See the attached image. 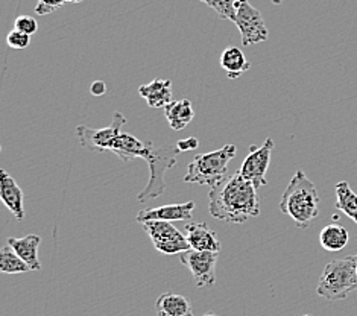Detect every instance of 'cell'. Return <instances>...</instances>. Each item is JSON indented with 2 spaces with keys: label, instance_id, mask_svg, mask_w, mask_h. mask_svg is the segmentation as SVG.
Returning a JSON list of instances; mask_svg holds the SVG:
<instances>
[{
  "label": "cell",
  "instance_id": "obj_1",
  "mask_svg": "<svg viewBox=\"0 0 357 316\" xmlns=\"http://www.w3.org/2000/svg\"><path fill=\"white\" fill-rule=\"evenodd\" d=\"M208 210L211 216L228 224H243L257 218L260 215L257 187L237 170L210 189Z\"/></svg>",
  "mask_w": 357,
  "mask_h": 316
},
{
  "label": "cell",
  "instance_id": "obj_2",
  "mask_svg": "<svg viewBox=\"0 0 357 316\" xmlns=\"http://www.w3.org/2000/svg\"><path fill=\"white\" fill-rule=\"evenodd\" d=\"M319 201L317 186L303 170H296L283 192L280 210L291 218L296 227L305 230L319 216Z\"/></svg>",
  "mask_w": 357,
  "mask_h": 316
},
{
  "label": "cell",
  "instance_id": "obj_3",
  "mask_svg": "<svg viewBox=\"0 0 357 316\" xmlns=\"http://www.w3.org/2000/svg\"><path fill=\"white\" fill-rule=\"evenodd\" d=\"M237 153L234 144H225L218 151L208 153H198L187 166L184 183L208 186L213 189L227 178V167Z\"/></svg>",
  "mask_w": 357,
  "mask_h": 316
},
{
  "label": "cell",
  "instance_id": "obj_4",
  "mask_svg": "<svg viewBox=\"0 0 357 316\" xmlns=\"http://www.w3.org/2000/svg\"><path fill=\"white\" fill-rule=\"evenodd\" d=\"M357 290V266L353 255L326 264L317 294L327 301H342Z\"/></svg>",
  "mask_w": 357,
  "mask_h": 316
},
{
  "label": "cell",
  "instance_id": "obj_5",
  "mask_svg": "<svg viewBox=\"0 0 357 316\" xmlns=\"http://www.w3.org/2000/svg\"><path fill=\"white\" fill-rule=\"evenodd\" d=\"M180 152L176 144L175 146H154V143L149 142L148 152L143 158L149 166V183L137 196L140 202L157 200L166 192L165 174L166 170L176 165V157Z\"/></svg>",
  "mask_w": 357,
  "mask_h": 316
},
{
  "label": "cell",
  "instance_id": "obj_6",
  "mask_svg": "<svg viewBox=\"0 0 357 316\" xmlns=\"http://www.w3.org/2000/svg\"><path fill=\"white\" fill-rule=\"evenodd\" d=\"M236 27L241 32L243 47H248L269 38V31L263 15L248 0H236Z\"/></svg>",
  "mask_w": 357,
  "mask_h": 316
},
{
  "label": "cell",
  "instance_id": "obj_7",
  "mask_svg": "<svg viewBox=\"0 0 357 316\" xmlns=\"http://www.w3.org/2000/svg\"><path fill=\"white\" fill-rule=\"evenodd\" d=\"M143 230L151 237L155 250L160 251L161 254L174 255V254H183L185 251L192 250L190 243L187 242L185 234H183L180 230L174 227L171 222H165V220L144 222Z\"/></svg>",
  "mask_w": 357,
  "mask_h": 316
},
{
  "label": "cell",
  "instance_id": "obj_8",
  "mask_svg": "<svg viewBox=\"0 0 357 316\" xmlns=\"http://www.w3.org/2000/svg\"><path fill=\"white\" fill-rule=\"evenodd\" d=\"M125 123H126V117L121 113V111H116L113 116V122L109 126L100 128V130H93V128L79 125L76 128V135H78L81 146H84L89 151H95V152L112 151L113 143L117 135L121 134V128Z\"/></svg>",
  "mask_w": 357,
  "mask_h": 316
},
{
  "label": "cell",
  "instance_id": "obj_9",
  "mask_svg": "<svg viewBox=\"0 0 357 316\" xmlns=\"http://www.w3.org/2000/svg\"><path fill=\"white\" fill-rule=\"evenodd\" d=\"M219 253L189 250L180 254V260L190 271L193 283L198 287H210L216 281V263Z\"/></svg>",
  "mask_w": 357,
  "mask_h": 316
},
{
  "label": "cell",
  "instance_id": "obj_10",
  "mask_svg": "<svg viewBox=\"0 0 357 316\" xmlns=\"http://www.w3.org/2000/svg\"><path fill=\"white\" fill-rule=\"evenodd\" d=\"M272 149H274V140L272 139H266L263 142L261 146L251 144L248 157L245 158L239 169L242 176L248 179V181L256 186L257 189L268 184L266 172L271 163Z\"/></svg>",
  "mask_w": 357,
  "mask_h": 316
},
{
  "label": "cell",
  "instance_id": "obj_11",
  "mask_svg": "<svg viewBox=\"0 0 357 316\" xmlns=\"http://www.w3.org/2000/svg\"><path fill=\"white\" fill-rule=\"evenodd\" d=\"M197 204L193 201L181 202V204H171V206H161L155 209L142 210L135 220L144 224V222L151 220H165V222H174V220H189L192 219L193 210Z\"/></svg>",
  "mask_w": 357,
  "mask_h": 316
},
{
  "label": "cell",
  "instance_id": "obj_12",
  "mask_svg": "<svg viewBox=\"0 0 357 316\" xmlns=\"http://www.w3.org/2000/svg\"><path fill=\"white\" fill-rule=\"evenodd\" d=\"M0 200L17 220L24 219L23 190L6 170H0Z\"/></svg>",
  "mask_w": 357,
  "mask_h": 316
},
{
  "label": "cell",
  "instance_id": "obj_13",
  "mask_svg": "<svg viewBox=\"0 0 357 316\" xmlns=\"http://www.w3.org/2000/svg\"><path fill=\"white\" fill-rule=\"evenodd\" d=\"M185 237L187 242L190 243L192 250L211 253H220V250H222V245H220L216 233L206 222H192V224L187 225Z\"/></svg>",
  "mask_w": 357,
  "mask_h": 316
},
{
  "label": "cell",
  "instance_id": "obj_14",
  "mask_svg": "<svg viewBox=\"0 0 357 316\" xmlns=\"http://www.w3.org/2000/svg\"><path fill=\"white\" fill-rule=\"evenodd\" d=\"M139 93L151 108L165 110L172 102V82L169 80H154L140 85Z\"/></svg>",
  "mask_w": 357,
  "mask_h": 316
},
{
  "label": "cell",
  "instance_id": "obj_15",
  "mask_svg": "<svg viewBox=\"0 0 357 316\" xmlns=\"http://www.w3.org/2000/svg\"><path fill=\"white\" fill-rule=\"evenodd\" d=\"M149 148V140L148 142H142L134 135L128 133H121L116 137L112 152L116 153V156L121 158L125 163H128L131 160L135 158H144Z\"/></svg>",
  "mask_w": 357,
  "mask_h": 316
},
{
  "label": "cell",
  "instance_id": "obj_16",
  "mask_svg": "<svg viewBox=\"0 0 357 316\" xmlns=\"http://www.w3.org/2000/svg\"><path fill=\"white\" fill-rule=\"evenodd\" d=\"M41 243V237L37 234H29L24 237H10L8 239V245H10L13 250L20 255L29 264L31 271H38L41 269V263L38 260V248Z\"/></svg>",
  "mask_w": 357,
  "mask_h": 316
},
{
  "label": "cell",
  "instance_id": "obj_17",
  "mask_svg": "<svg viewBox=\"0 0 357 316\" xmlns=\"http://www.w3.org/2000/svg\"><path fill=\"white\" fill-rule=\"evenodd\" d=\"M157 316H193L190 301L174 292L161 294L155 301Z\"/></svg>",
  "mask_w": 357,
  "mask_h": 316
},
{
  "label": "cell",
  "instance_id": "obj_18",
  "mask_svg": "<svg viewBox=\"0 0 357 316\" xmlns=\"http://www.w3.org/2000/svg\"><path fill=\"white\" fill-rule=\"evenodd\" d=\"M220 67L225 70L228 80H237L241 75L251 69V63L246 59L243 50L236 46H228L220 54Z\"/></svg>",
  "mask_w": 357,
  "mask_h": 316
},
{
  "label": "cell",
  "instance_id": "obj_19",
  "mask_svg": "<svg viewBox=\"0 0 357 316\" xmlns=\"http://www.w3.org/2000/svg\"><path fill=\"white\" fill-rule=\"evenodd\" d=\"M165 116L174 131H183L195 119V110L189 99L172 100L165 108Z\"/></svg>",
  "mask_w": 357,
  "mask_h": 316
},
{
  "label": "cell",
  "instance_id": "obj_20",
  "mask_svg": "<svg viewBox=\"0 0 357 316\" xmlns=\"http://www.w3.org/2000/svg\"><path fill=\"white\" fill-rule=\"evenodd\" d=\"M350 241V234H348L347 228L339 224V222H333L321 230L319 233V243L326 251L337 253L344 250Z\"/></svg>",
  "mask_w": 357,
  "mask_h": 316
},
{
  "label": "cell",
  "instance_id": "obj_21",
  "mask_svg": "<svg viewBox=\"0 0 357 316\" xmlns=\"http://www.w3.org/2000/svg\"><path fill=\"white\" fill-rule=\"evenodd\" d=\"M336 190V209L350 218L357 224V195L353 192L347 181H339L335 187Z\"/></svg>",
  "mask_w": 357,
  "mask_h": 316
},
{
  "label": "cell",
  "instance_id": "obj_22",
  "mask_svg": "<svg viewBox=\"0 0 357 316\" xmlns=\"http://www.w3.org/2000/svg\"><path fill=\"white\" fill-rule=\"evenodd\" d=\"M0 271L3 274H24L31 271V268L26 262L20 259V255H17L10 245H6L0 251Z\"/></svg>",
  "mask_w": 357,
  "mask_h": 316
},
{
  "label": "cell",
  "instance_id": "obj_23",
  "mask_svg": "<svg viewBox=\"0 0 357 316\" xmlns=\"http://www.w3.org/2000/svg\"><path fill=\"white\" fill-rule=\"evenodd\" d=\"M201 2L215 10L222 20H236V0H201Z\"/></svg>",
  "mask_w": 357,
  "mask_h": 316
},
{
  "label": "cell",
  "instance_id": "obj_24",
  "mask_svg": "<svg viewBox=\"0 0 357 316\" xmlns=\"http://www.w3.org/2000/svg\"><path fill=\"white\" fill-rule=\"evenodd\" d=\"M82 0H40L38 5L36 6V13L38 15H47L50 13L56 11L59 6L64 3H81Z\"/></svg>",
  "mask_w": 357,
  "mask_h": 316
},
{
  "label": "cell",
  "instance_id": "obj_25",
  "mask_svg": "<svg viewBox=\"0 0 357 316\" xmlns=\"http://www.w3.org/2000/svg\"><path fill=\"white\" fill-rule=\"evenodd\" d=\"M6 43L11 49L23 50V49H26L29 46L31 36H28V33H24V32L17 31V29H13L10 33H8Z\"/></svg>",
  "mask_w": 357,
  "mask_h": 316
},
{
  "label": "cell",
  "instance_id": "obj_26",
  "mask_svg": "<svg viewBox=\"0 0 357 316\" xmlns=\"http://www.w3.org/2000/svg\"><path fill=\"white\" fill-rule=\"evenodd\" d=\"M14 29L28 33V36H33L38 31V23L31 15H19L14 22Z\"/></svg>",
  "mask_w": 357,
  "mask_h": 316
},
{
  "label": "cell",
  "instance_id": "obj_27",
  "mask_svg": "<svg viewBox=\"0 0 357 316\" xmlns=\"http://www.w3.org/2000/svg\"><path fill=\"white\" fill-rule=\"evenodd\" d=\"M199 146V140L197 137H189V139H184L176 142V148L180 149L181 152H187V151H193Z\"/></svg>",
  "mask_w": 357,
  "mask_h": 316
},
{
  "label": "cell",
  "instance_id": "obj_28",
  "mask_svg": "<svg viewBox=\"0 0 357 316\" xmlns=\"http://www.w3.org/2000/svg\"><path fill=\"white\" fill-rule=\"evenodd\" d=\"M90 93L93 96H104L107 93V85L104 81H95L91 85H90Z\"/></svg>",
  "mask_w": 357,
  "mask_h": 316
},
{
  "label": "cell",
  "instance_id": "obj_29",
  "mask_svg": "<svg viewBox=\"0 0 357 316\" xmlns=\"http://www.w3.org/2000/svg\"><path fill=\"white\" fill-rule=\"evenodd\" d=\"M271 2L274 3V5H282V3H283V0H271Z\"/></svg>",
  "mask_w": 357,
  "mask_h": 316
},
{
  "label": "cell",
  "instance_id": "obj_30",
  "mask_svg": "<svg viewBox=\"0 0 357 316\" xmlns=\"http://www.w3.org/2000/svg\"><path fill=\"white\" fill-rule=\"evenodd\" d=\"M204 316H219V315H215V313H207V315H204Z\"/></svg>",
  "mask_w": 357,
  "mask_h": 316
},
{
  "label": "cell",
  "instance_id": "obj_31",
  "mask_svg": "<svg viewBox=\"0 0 357 316\" xmlns=\"http://www.w3.org/2000/svg\"><path fill=\"white\" fill-rule=\"evenodd\" d=\"M353 257H354V260H356V266H357V254H356V255H353Z\"/></svg>",
  "mask_w": 357,
  "mask_h": 316
},
{
  "label": "cell",
  "instance_id": "obj_32",
  "mask_svg": "<svg viewBox=\"0 0 357 316\" xmlns=\"http://www.w3.org/2000/svg\"><path fill=\"white\" fill-rule=\"evenodd\" d=\"M304 316H312V315H304Z\"/></svg>",
  "mask_w": 357,
  "mask_h": 316
}]
</instances>
